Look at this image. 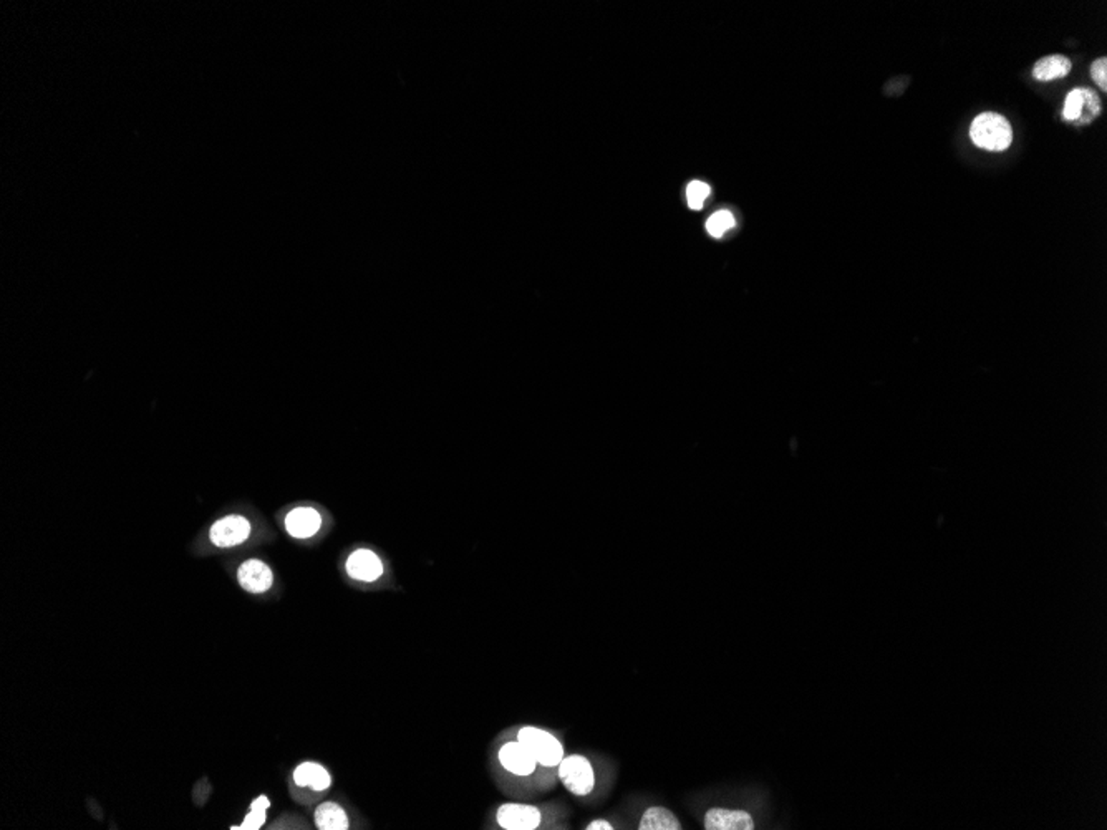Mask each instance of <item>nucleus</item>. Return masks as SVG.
<instances>
[{
    "label": "nucleus",
    "instance_id": "f257e3e1",
    "mask_svg": "<svg viewBox=\"0 0 1107 830\" xmlns=\"http://www.w3.org/2000/svg\"><path fill=\"white\" fill-rule=\"evenodd\" d=\"M496 772L499 778H505L513 784L529 786L535 779H543V768L537 764L533 754L527 751L525 744L513 738H503L495 746L493 752Z\"/></svg>",
    "mask_w": 1107,
    "mask_h": 830
},
{
    "label": "nucleus",
    "instance_id": "f03ea898",
    "mask_svg": "<svg viewBox=\"0 0 1107 830\" xmlns=\"http://www.w3.org/2000/svg\"><path fill=\"white\" fill-rule=\"evenodd\" d=\"M516 740L523 742L547 776H557V768L565 756L563 744L553 731L537 726H523L515 732Z\"/></svg>",
    "mask_w": 1107,
    "mask_h": 830
},
{
    "label": "nucleus",
    "instance_id": "7ed1b4c3",
    "mask_svg": "<svg viewBox=\"0 0 1107 830\" xmlns=\"http://www.w3.org/2000/svg\"><path fill=\"white\" fill-rule=\"evenodd\" d=\"M557 779L575 797H589L597 788L593 762L583 754L563 756L557 768Z\"/></svg>",
    "mask_w": 1107,
    "mask_h": 830
},
{
    "label": "nucleus",
    "instance_id": "20e7f679",
    "mask_svg": "<svg viewBox=\"0 0 1107 830\" xmlns=\"http://www.w3.org/2000/svg\"><path fill=\"white\" fill-rule=\"evenodd\" d=\"M970 138L979 148L1005 151L1011 145L1013 129L1005 117L987 111L973 119L970 127Z\"/></svg>",
    "mask_w": 1107,
    "mask_h": 830
},
{
    "label": "nucleus",
    "instance_id": "39448f33",
    "mask_svg": "<svg viewBox=\"0 0 1107 830\" xmlns=\"http://www.w3.org/2000/svg\"><path fill=\"white\" fill-rule=\"evenodd\" d=\"M493 817L497 829L537 830L544 825L545 812L535 804L505 802L496 807Z\"/></svg>",
    "mask_w": 1107,
    "mask_h": 830
},
{
    "label": "nucleus",
    "instance_id": "423d86ee",
    "mask_svg": "<svg viewBox=\"0 0 1107 830\" xmlns=\"http://www.w3.org/2000/svg\"><path fill=\"white\" fill-rule=\"evenodd\" d=\"M332 782V774L320 762H300L292 771V786L304 799H314L317 796L330 791Z\"/></svg>",
    "mask_w": 1107,
    "mask_h": 830
},
{
    "label": "nucleus",
    "instance_id": "0eeeda50",
    "mask_svg": "<svg viewBox=\"0 0 1107 830\" xmlns=\"http://www.w3.org/2000/svg\"><path fill=\"white\" fill-rule=\"evenodd\" d=\"M251 534H252V524L248 517L231 514L219 519L213 524L209 531V539L216 547L228 549V547H238V545L244 544L246 541H249Z\"/></svg>",
    "mask_w": 1107,
    "mask_h": 830
},
{
    "label": "nucleus",
    "instance_id": "6e6552de",
    "mask_svg": "<svg viewBox=\"0 0 1107 830\" xmlns=\"http://www.w3.org/2000/svg\"><path fill=\"white\" fill-rule=\"evenodd\" d=\"M345 571L356 582H378L385 575V563L372 549H356L348 555Z\"/></svg>",
    "mask_w": 1107,
    "mask_h": 830
},
{
    "label": "nucleus",
    "instance_id": "1a4fd4ad",
    "mask_svg": "<svg viewBox=\"0 0 1107 830\" xmlns=\"http://www.w3.org/2000/svg\"><path fill=\"white\" fill-rule=\"evenodd\" d=\"M239 585L249 593L260 595L272 589L274 572L268 563L260 559H249L241 563L238 571Z\"/></svg>",
    "mask_w": 1107,
    "mask_h": 830
},
{
    "label": "nucleus",
    "instance_id": "9d476101",
    "mask_svg": "<svg viewBox=\"0 0 1107 830\" xmlns=\"http://www.w3.org/2000/svg\"><path fill=\"white\" fill-rule=\"evenodd\" d=\"M1099 99L1091 90H1073L1064 101L1063 118L1074 123H1089L1099 115Z\"/></svg>",
    "mask_w": 1107,
    "mask_h": 830
},
{
    "label": "nucleus",
    "instance_id": "9b49d317",
    "mask_svg": "<svg viewBox=\"0 0 1107 830\" xmlns=\"http://www.w3.org/2000/svg\"><path fill=\"white\" fill-rule=\"evenodd\" d=\"M322 515L320 513L308 507V505H300L294 507L284 519V527H286L287 534L294 539H310L314 535L318 534V531L322 529Z\"/></svg>",
    "mask_w": 1107,
    "mask_h": 830
},
{
    "label": "nucleus",
    "instance_id": "f8f14e48",
    "mask_svg": "<svg viewBox=\"0 0 1107 830\" xmlns=\"http://www.w3.org/2000/svg\"><path fill=\"white\" fill-rule=\"evenodd\" d=\"M706 830H752L754 821L748 812L713 807L705 816Z\"/></svg>",
    "mask_w": 1107,
    "mask_h": 830
},
{
    "label": "nucleus",
    "instance_id": "ddd939ff",
    "mask_svg": "<svg viewBox=\"0 0 1107 830\" xmlns=\"http://www.w3.org/2000/svg\"><path fill=\"white\" fill-rule=\"evenodd\" d=\"M314 824L320 830H348L350 819L345 809L338 802L326 801L317 806L314 811Z\"/></svg>",
    "mask_w": 1107,
    "mask_h": 830
},
{
    "label": "nucleus",
    "instance_id": "4468645a",
    "mask_svg": "<svg viewBox=\"0 0 1107 830\" xmlns=\"http://www.w3.org/2000/svg\"><path fill=\"white\" fill-rule=\"evenodd\" d=\"M1071 69H1073V63L1068 57L1049 55L1036 61V65L1033 67V77L1039 81H1051V80L1066 77Z\"/></svg>",
    "mask_w": 1107,
    "mask_h": 830
},
{
    "label": "nucleus",
    "instance_id": "2eb2a0df",
    "mask_svg": "<svg viewBox=\"0 0 1107 830\" xmlns=\"http://www.w3.org/2000/svg\"><path fill=\"white\" fill-rule=\"evenodd\" d=\"M640 830H680L682 824L672 811L655 806L643 812L642 821L639 825Z\"/></svg>",
    "mask_w": 1107,
    "mask_h": 830
},
{
    "label": "nucleus",
    "instance_id": "dca6fc26",
    "mask_svg": "<svg viewBox=\"0 0 1107 830\" xmlns=\"http://www.w3.org/2000/svg\"><path fill=\"white\" fill-rule=\"evenodd\" d=\"M269 807H270V801H269L268 797H266V796H259L258 799L252 802V806H251V811H249L248 816H246V819H244V822H242L241 825H234V827H231V829H234V830L260 829V827L264 825V822H266V816H268Z\"/></svg>",
    "mask_w": 1107,
    "mask_h": 830
},
{
    "label": "nucleus",
    "instance_id": "f3484780",
    "mask_svg": "<svg viewBox=\"0 0 1107 830\" xmlns=\"http://www.w3.org/2000/svg\"><path fill=\"white\" fill-rule=\"evenodd\" d=\"M734 226V218L730 211H718L706 222V231L713 238H722L726 231Z\"/></svg>",
    "mask_w": 1107,
    "mask_h": 830
},
{
    "label": "nucleus",
    "instance_id": "a211bd4d",
    "mask_svg": "<svg viewBox=\"0 0 1107 830\" xmlns=\"http://www.w3.org/2000/svg\"><path fill=\"white\" fill-rule=\"evenodd\" d=\"M710 193H712V188H710L706 183H703V181H693V183L688 184V188H686L688 206L695 209V211H696V209H702L703 203H705V199L710 196Z\"/></svg>",
    "mask_w": 1107,
    "mask_h": 830
},
{
    "label": "nucleus",
    "instance_id": "6ab92c4d",
    "mask_svg": "<svg viewBox=\"0 0 1107 830\" xmlns=\"http://www.w3.org/2000/svg\"><path fill=\"white\" fill-rule=\"evenodd\" d=\"M1091 77H1093V80L1098 83L1099 89L1102 90V91H1106L1107 60L1104 59V57H1102V59L1096 60V61L1093 63V67H1091Z\"/></svg>",
    "mask_w": 1107,
    "mask_h": 830
},
{
    "label": "nucleus",
    "instance_id": "aec40b11",
    "mask_svg": "<svg viewBox=\"0 0 1107 830\" xmlns=\"http://www.w3.org/2000/svg\"><path fill=\"white\" fill-rule=\"evenodd\" d=\"M583 829H587V830H613V829H615V827H613V825H612V822H609V821H607V819H595V821L589 822V824H587V825H585V827H583Z\"/></svg>",
    "mask_w": 1107,
    "mask_h": 830
}]
</instances>
